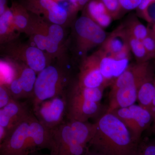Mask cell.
Here are the masks:
<instances>
[{
    "mask_svg": "<svg viewBox=\"0 0 155 155\" xmlns=\"http://www.w3.org/2000/svg\"><path fill=\"white\" fill-rule=\"evenodd\" d=\"M154 77V75L153 74L141 84L139 89L137 95L139 105L148 110L151 113L155 94Z\"/></svg>",
    "mask_w": 155,
    "mask_h": 155,
    "instance_id": "cell-21",
    "label": "cell"
},
{
    "mask_svg": "<svg viewBox=\"0 0 155 155\" xmlns=\"http://www.w3.org/2000/svg\"><path fill=\"white\" fill-rule=\"evenodd\" d=\"M75 82L79 86L88 88H104L107 86L100 71L97 52L83 58L78 79Z\"/></svg>",
    "mask_w": 155,
    "mask_h": 155,
    "instance_id": "cell-12",
    "label": "cell"
},
{
    "mask_svg": "<svg viewBox=\"0 0 155 155\" xmlns=\"http://www.w3.org/2000/svg\"><path fill=\"white\" fill-rule=\"evenodd\" d=\"M15 64L16 75L6 87L13 99L29 101L33 96L38 74L25 64Z\"/></svg>",
    "mask_w": 155,
    "mask_h": 155,
    "instance_id": "cell-10",
    "label": "cell"
},
{
    "mask_svg": "<svg viewBox=\"0 0 155 155\" xmlns=\"http://www.w3.org/2000/svg\"><path fill=\"white\" fill-rule=\"evenodd\" d=\"M113 18L119 16L122 10L119 0H101Z\"/></svg>",
    "mask_w": 155,
    "mask_h": 155,
    "instance_id": "cell-26",
    "label": "cell"
},
{
    "mask_svg": "<svg viewBox=\"0 0 155 155\" xmlns=\"http://www.w3.org/2000/svg\"><path fill=\"white\" fill-rule=\"evenodd\" d=\"M149 23H155V2L150 3L140 15Z\"/></svg>",
    "mask_w": 155,
    "mask_h": 155,
    "instance_id": "cell-28",
    "label": "cell"
},
{
    "mask_svg": "<svg viewBox=\"0 0 155 155\" xmlns=\"http://www.w3.org/2000/svg\"><path fill=\"white\" fill-rule=\"evenodd\" d=\"M32 112L28 101L12 99L0 108V126L5 128L8 132Z\"/></svg>",
    "mask_w": 155,
    "mask_h": 155,
    "instance_id": "cell-13",
    "label": "cell"
},
{
    "mask_svg": "<svg viewBox=\"0 0 155 155\" xmlns=\"http://www.w3.org/2000/svg\"><path fill=\"white\" fill-rule=\"evenodd\" d=\"M17 32L13 23V14L10 7L0 15V45L14 41Z\"/></svg>",
    "mask_w": 155,
    "mask_h": 155,
    "instance_id": "cell-19",
    "label": "cell"
},
{
    "mask_svg": "<svg viewBox=\"0 0 155 155\" xmlns=\"http://www.w3.org/2000/svg\"><path fill=\"white\" fill-rule=\"evenodd\" d=\"M154 2H155V0H141L138 8L136 9L137 13L139 14V15H140L141 13H142L145 11L147 6L150 3Z\"/></svg>",
    "mask_w": 155,
    "mask_h": 155,
    "instance_id": "cell-32",
    "label": "cell"
},
{
    "mask_svg": "<svg viewBox=\"0 0 155 155\" xmlns=\"http://www.w3.org/2000/svg\"><path fill=\"white\" fill-rule=\"evenodd\" d=\"M22 4L31 14L42 16L53 24L62 25L71 15L69 11L53 0H25Z\"/></svg>",
    "mask_w": 155,
    "mask_h": 155,
    "instance_id": "cell-11",
    "label": "cell"
},
{
    "mask_svg": "<svg viewBox=\"0 0 155 155\" xmlns=\"http://www.w3.org/2000/svg\"><path fill=\"white\" fill-rule=\"evenodd\" d=\"M111 113L123 122L138 142L141 140L143 132L151 127L153 119L149 110L135 104L116 109Z\"/></svg>",
    "mask_w": 155,
    "mask_h": 155,
    "instance_id": "cell-8",
    "label": "cell"
},
{
    "mask_svg": "<svg viewBox=\"0 0 155 155\" xmlns=\"http://www.w3.org/2000/svg\"><path fill=\"white\" fill-rule=\"evenodd\" d=\"M71 83L66 68L60 64H50L38 73L33 96L28 102L32 107L43 101L65 94Z\"/></svg>",
    "mask_w": 155,
    "mask_h": 155,
    "instance_id": "cell-5",
    "label": "cell"
},
{
    "mask_svg": "<svg viewBox=\"0 0 155 155\" xmlns=\"http://www.w3.org/2000/svg\"><path fill=\"white\" fill-rule=\"evenodd\" d=\"M53 146L51 130L41 125L33 112L7 134L0 147V155H28Z\"/></svg>",
    "mask_w": 155,
    "mask_h": 155,
    "instance_id": "cell-2",
    "label": "cell"
},
{
    "mask_svg": "<svg viewBox=\"0 0 155 155\" xmlns=\"http://www.w3.org/2000/svg\"><path fill=\"white\" fill-rule=\"evenodd\" d=\"M14 41L3 45L6 54L13 61L22 62L37 74L50 65L43 51L33 45L19 44Z\"/></svg>",
    "mask_w": 155,
    "mask_h": 155,
    "instance_id": "cell-9",
    "label": "cell"
},
{
    "mask_svg": "<svg viewBox=\"0 0 155 155\" xmlns=\"http://www.w3.org/2000/svg\"><path fill=\"white\" fill-rule=\"evenodd\" d=\"M69 1L70 7L69 11L72 15L84 8L90 0H69Z\"/></svg>",
    "mask_w": 155,
    "mask_h": 155,
    "instance_id": "cell-29",
    "label": "cell"
},
{
    "mask_svg": "<svg viewBox=\"0 0 155 155\" xmlns=\"http://www.w3.org/2000/svg\"><path fill=\"white\" fill-rule=\"evenodd\" d=\"M101 50L110 56L130 52L128 36L123 24L107 36L102 45Z\"/></svg>",
    "mask_w": 155,
    "mask_h": 155,
    "instance_id": "cell-16",
    "label": "cell"
},
{
    "mask_svg": "<svg viewBox=\"0 0 155 155\" xmlns=\"http://www.w3.org/2000/svg\"><path fill=\"white\" fill-rule=\"evenodd\" d=\"M97 52L99 58L100 71L107 86L126 70L130 65V59L119 60L107 54L101 49Z\"/></svg>",
    "mask_w": 155,
    "mask_h": 155,
    "instance_id": "cell-15",
    "label": "cell"
},
{
    "mask_svg": "<svg viewBox=\"0 0 155 155\" xmlns=\"http://www.w3.org/2000/svg\"><path fill=\"white\" fill-rule=\"evenodd\" d=\"M7 134H8V131L4 127L0 126V147L5 140Z\"/></svg>",
    "mask_w": 155,
    "mask_h": 155,
    "instance_id": "cell-34",
    "label": "cell"
},
{
    "mask_svg": "<svg viewBox=\"0 0 155 155\" xmlns=\"http://www.w3.org/2000/svg\"><path fill=\"white\" fill-rule=\"evenodd\" d=\"M84 8V14L102 28L111 24L113 18L101 0H90Z\"/></svg>",
    "mask_w": 155,
    "mask_h": 155,
    "instance_id": "cell-18",
    "label": "cell"
},
{
    "mask_svg": "<svg viewBox=\"0 0 155 155\" xmlns=\"http://www.w3.org/2000/svg\"><path fill=\"white\" fill-rule=\"evenodd\" d=\"M13 14V23L18 32H26L29 25L31 14L25 7L16 2H13L10 7Z\"/></svg>",
    "mask_w": 155,
    "mask_h": 155,
    "instance_id": "cell-20",
    "label": "cell"
},
{
    "mask_svg": "<svg viewBox=\"0 0 155 155\" xmlns=\"http://www.w3.org/2000/svg\"><path fill=\"white\" fill-rule=\"evenodd\" d=\"M39 151H38L34 152L31 153L28 155H50V154H44L42 153L39 152Z\"/></svg>",
    "mask_w": 155,
    "mask_h": 155,
    "instance_id": "cell-38",
    "label": "cell"
},
{
    "mask_svg": "<svg viewBox=\"0 0 155 155\" xmlns=\"http://www.w3.org/2000/svg\"><path fill=\"white\" fill-rule=\"evenodd\" d=\"M94 123L66 119L51 130L53 146L50 155H83L95 129Z\"/></svg>",
    "mask_w": 155,
    "mask_h": 155,
    "instance_id": "cell-3",
    "label": "cell"
},
{
    "mask_svg": "<svg viewBox=\"0 0 155 155\" xmlns=\"http://www.w3.org/2000/svg\"><path fill=\"white\" fill-rule=\"evenodd\" d=\"M8 0H0V15L8 9Z\"/></svg>",
    "mask_w": 155,
    "mask_h": 155,
    "instance_id": "cell-33",
    "label": "cell"
},
{
    "mask_svg": "<svg viewBox=\"0 0 155 155\" xmlns=\"http://www.w3.org/2000/svg\"><path fill=\"white\" fill-rule=\"evenodd\" d=\"M133 155H155V137L141 139Z\"/></svg>",
    "mask_w": 155,
    "mask_h": 155,
    "instance_id": "cell-24",
    "label": "cell"
},
{
    "mask_svg": "<svg viewBox=\"0 0 155 155\" xmlns=\"http://www.w3.org/2000/svg\"><path fill=\"white\" fill-rule=\"evenodd\" d=\"M150 31L151 33L152 34L154 38L155 39V23H154L152 29V30H150Z\"/></svg>",
    "mask_w": 155,
    "mask_h": 155,
    "instance_id": "cell-39",
    "label": "cell"
},
{
    "mask_svg": "<svg viewBox=\"0 0 155 155\" xmlns=\"http://www.w3.org/2000/svg\"><path fill=\"white\" fill-rule=\"evenodd\" d=\"M122 10L130 11L136 9L141 0H119Z\"/></svg>",
    "mask_w": 155,
    "mask_h": 155,
    "instance_id": "cell-30",
    "label": "cell"
},
{
    "mask_svg": "<svg viewBox=\"0 0 155 155\" xmlns=\"http://www.w3.org/2000/svg\"><path fill=\"white\" fill-rule=\"evenodd\" d=\"M74 31L78 51L84 58L90 50L102 45L107 37L103 28L85 14L76 20Z\"/></svg>",
    "mask_w": 155,
    "mask_h": 155,
    "instance_id": "cell-6",
    "label": "cell"
},
{
    "mask_svg": "<svg viewBox=\"0 0 155 155\" xmlns=\"http://www.w3.org/2000/svg\"><path fill=\"white\" fill-rule=\"evenodd\" d=\"M11 99L12 98L8 89L4 85L0 84V108L7 104Z\"/></svg>",
    "mask_w": 155,
    "mask_h": 155,
    "instance_id": "cell-31",
    "label": "cell"
},
{
    "mask_svg": "<svg viewBox=\"0 0 155 155\" xmlns=\"http://www.w3.org/2000/svg\"><path fill=\"white\" fill-rule=\"evenodd\" d=\"M83 155H104L96 150L88 147V149Z\"/></svg>",
    "mask_w": 155,
    "mask_h": 155,
    "instance_id": "cell-35",
    "label": "cell"
},
{
    "mask_svg": "<svg viewBox=\"0 0 155 155\" xmlns=\"http://www.w3.org/2000/svg\"><path fill=\"white\" fill-rule=\"evenodd\" d=\"M67 109L66 119L70 121L88 122L101 112V93L98 89L70 84L66 92Z\"/></svg>",
    "mask_w": 155,
    "mask_h": 155,
    "instance_id": "cell-4",
    "label": "cell"
},
{
    "mask_svg": "<svg viewBox=\"0 0 155 155\" xmlns=\"http://www.w3.org/2000/svg\"><path fill=\"white\" fill-rule=\"evenodd\" d=\"M34 116L45 127L51 130L65 121L67 114L66 94L49 99L31 107Z\"/></svg>",
    "mask_w": 155,
    "mask_h": 155,
    "instance_id": "cell-7",
    "label": "cell"
},
{
    "mask_svg": "<svg viewBox=\"0 0 155 155\" xmlns=\"http://www.w3.org/2000/svg\"><path fill=\"white\" fill-rule=\"evenodd\" d=\"M153 75L149 62L129 65L111 84V91L132 84H142Z\"/></svg>",
    "mask_w": 155,
    "mask_h": 155,
    "instance_id": "cell-14",
    "label": "cell"
},
{
    "mask_svg": "<svg viewBox=\"0 0 155 155\" xmlns=\"http://www.w3.org/2000/svg\"><path fill=\"white\" fill-rule=\"evenodd\" d=\"M150 127L151 129L152 132L155 135V112L153 115V123Z\"/></svg>",
    "mask_w": 155,
    "mask_h": 155,
    "instance_id": "cell-37",
    "label": "cell"
},
{
    "mask_svg": "<svg viewBox=\"0 0 155 155\" xmlns=\"http://www.w3.org/2000/svg\"><path fill=\"white\" fill-rule=\"evenodd\" d=\"M153 80L155 86V94L154 96L153 100L152 107L151 110L152 114H153V116L155 112V76L154 77Z\"/></svg>",
    "mask_w": 155,
    "mask_h": 155,
    "instance_id": "cell-36",
    "label": "cell"
},
{
    "mask_svg": "<svg viewBox=\"0 0 155 155\" xmlns=\"http://www.w3.org/2000/svg\"><path fill=\"white\" fill-rule=\"evenodd\" d=\"M88 147L104 155H133L139 142L122 121L105 113L95 122Z\"/></svg>",
    "mask_w": 155,
    "mask_h": 155,
    "instance_id": "cell-1",
    "label": "cell"
},
{
    "mask_svg": "<svg viewBox=\"0 0 155 155\" xmlns=\"http://www.w3.org/2000/svg\"><path fill=\"white\" fill-rule=\"evenodd\" d=\"M127 35L142 41L149 33V29L135 16H131L123 25Z\"/></svg>",
    "mask_w": 155,
    "mask_h": 155,
    "instance_id": "cell-22",
    "label": "cell"
},
{
    "mask_svg": "<svg viewBox=\"0 0 155 155\" xmlns=\"http://www.w3.org/2000/svg\"><path fill=\"white\" fill-rule=\"evenodd\" d=\"M53 1L57 2H61V1H64V0H53Z\"/></svg>",
    "mask_w": 155,
    "mask_h": 155,
    "instance_id": "cell-40",
    "label": "cell"
},
{
    "mask_svg": "<svg viewBox=\"0 0 155 155\" xmlns=\"http://www.w3.org/2000/svg\"><path fill=\"white\" fill-rule=\"evenodd\" d=\"M64 32L62 25L50 23L48 26V38L60 45H62Z\"/></svg>",
    "mask_w": 155,
    "mask_h": 155,
    "instance_id": "cell-25",
    "label": "cell"
},
{
    "mask_svg": "<svg viewBox=\"0 0 155 155\" xmlns=\"http://www.w3.org/2000/svg\"><path fill=\"white\" fill-rule=\"evenodd\" d=\"M128 44L130 51L132 52L137 60V63L149 62L150 60L142 41L127 35Z\"/></svg>",
    "mask_w": 155,
    "mask_h": 155,
    "instance_id": "cell-23",
    "label": "cell"
},
{
    "mask_svg": "<svg viewBox=\"0 0 155 155\" xmlns=\"http://www.w3.org/2000/svg\"><path fill=\"white\" fill-rule=\"evenodd\" d=\"M48 25L44 18L31 14L29 25L25 32L30 36L33 45L43 51H45L47 43Z\"/></svg>",
    "mask_w": 155,
    "mask_h": 155,
    "instance_id": "cell-17",
    "label": "cell"
},
{
    "mask_svg": "<svg viewBox=\"0 0 155 155\" xmlns=\"http://www.w3.org/2000/svg\"><path fill=\"white\" fill-rule=\"evenodd\" d=\"M150 59H155V39L149 30V33L142 41Z\"/></svg>",
    "mask_w": 155,
    "mask_h": 155,
    "instance_id": "cell-27",
    "label": "cell"
}]
</instances>
